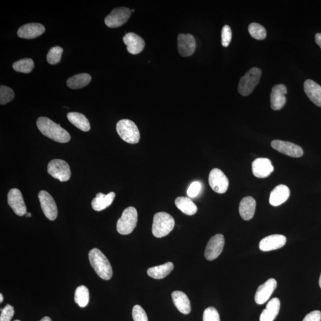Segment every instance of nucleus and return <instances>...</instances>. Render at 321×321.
<instances>
[{
	"label": "nucleus",
	"instance_id": "39",
	"mask_svg": "<svg viewBox=\"0 0 321 321\" xmlns=\"http://www.w3.org/2000/svg\"><path fill=\"white\" fill-rule=\"evenodd\" d=\"M0 315V321H11L14 316V310L13 307L10 305H7L1 310Z\"/></svg>",
	"mask_w": 321,
	"mask_h": 321
},
{
	"label": "nucleus",
	"instance_id": "40",
	"mask_svg": "<svg viewBox=\"0 0 321 321\" xmlns=\"http://www.w3.org/2000/svg\"><path fill=\"white\" fill-rule=\"evenodd\" d=\"M201 185L199 182H193L189 187L188 195L189 198H195L199 195L201 190Z\"/></svg>",
	"mask_w": 321,
	"mask_h": 321
},
{
	"label": "nucleus",
	"instance_id": "44",
	"mask_svg": "<svg viewBox=\"0 0 321 321\" xmlns=\"http://www.w3.org/2000/svg\"><path fill=\"white\" fill-rule=\"evenodd\" d=\"M2 302H3V296L2 294H0V302L2 303Z\"/></svg>",
	"mask_w": 321,
	"mask_h": 321
},
{
	"label": "nucleus",
	"instance_id": "10",
	"mask_svg": "<svg viewBox=\"0 0 321 321\" xmlns=\"http://www.w3.org/2000/svg\"><path fill=\"white\" fill-rule=\"evenodd\" d=\"M38 198L40 207L46 217L51 221H54L57 219L58 216L57 205L52 196L48 192L41 191L39 193Z\"/></svg>",
	"mask_w": 321,
	"mask_h": 321
},
{
	"label": "nucleus",
	"instance_id": "21",
	"mask_svg": "<svg viewBox=\"0 0 321 321\" xmlns=\"http://www.w3.org/2000/svg\"><path fill=\"white\" fill-rule=\"evenodd\" d=\"M291 195V191L288 186L280 185L276 187L270 193V204L274 207L285 203Z\"/></svg>",
	"mask_w": 321,
	"mask_h": 321
},
{
	"label": "nucleus",
	"instance_id": "13",
	"mask_svg": "<svg viewBox=\"0 0 321 321\" xmlns=\"http://www.w3.org/2000/svg\"><path fill=\"white\" fill-rule=\"evenodd\" d=\"M7 201L9 206L17 216H23L26 214V207L20 190L11 189L8 193Z\"/></svg>",
	"mask_w": 321,
	"mask_h": 321
},
{
	"label": "nucleus",
	"instance_id": "41",
	"mask_svg": "<svg viewBox=\"0 0 321 321\" xmlns=\"http://www.w3.org/2000/svg\"><path fill=\"white\" fill-rule=\"evenodd\" d=\"M303 321H321V312L314 311L307 315Z\"/></svg>",
	"mask_w": 321,
	"mask_h": 321
},
{
	"label": "nucleus",
	"instance_id": "31",
	"mask_svg": "<svg viewBox=\"0 0 321 321\" xmlns=\"http://www.w3.org/2000/svg\"><path fill=\"white\" fill-rule=\"evenodd\" d=\"M74 301L80 308H85L89 302V292L85 286L78 287L74 294Z\"/></svg>",
	"mask_w": 321,
	"mask_h": 321
},
{
	"label": "nucleus",
	"instance_id": "42",
	"mask_svg": "<svg viewBox=\"0 0 321 321\" xmlns=\"http://www.w3.org/2000/svg\"><path fill=\"white\" fill-rule=\"evenodd\" d=\"M316 41L318 45L321 48V33H317L316 35Z\"/></svg>",
	"mask_w": 321,
	"mask_h": 321
},
{
	"label": "nucleus",
	"instance_id": "33",
	"mask_svg": "<svg viewBox=\"0 0 321 321\" xmlns=\"http://www.w3.org/2000/svg\"><path fill=\"white\" fill-rule=\"evenodd\" d=\"M249 32L255 39L264 40L267 37V31L263 26L257 23H252L249 26Z\"/></svg>",
	"mask_w": 321,
	"mask_h": 321
},
{
	"label": "nucleus",
	"instance_id": "46",
	"mask_svg": "<svg viewBox=\"0 0 321 321\" xmlns=\"http://www.w3.org/2000/svg\"><path fill=\"white\" fill-rule=\"evenodd\" d=\"M319 285H320V288L321 289V276H320V277Z\"/></svg>",
	"mask_w": 321,
	"mask_h": 321
},
{
	"label": "nucleus",
	"instance_id": "5",
	"mask_svg": "<svg viewBox=\"0 0 321 321\" xmlns=\"http://www.w3.org/2000/svg\"><path fill=\"white\" fill-rule=\"evenodd\" d=\"M138 222V212L135 208L130 207L124 210L118 220L117 230L122 235H129L135 229Z\"/></svg>",
	"mask_w": 321,
	"mask_h": 321
},
{
	"label": "nucleus",
	"instance_id": "34",
	"mask_svg": "<svg viewBox=\"0 0 321 321\" xmlns=\"http://www.w3.org/2000/svg\"><path fill=\"white\" fill-rule=\"evenodd\" d=\"M63 52V49L60 46H54L49 49L47 54V61L49 64L54 65L60 63L62 54Z\"/></svg>",
	"mask_w": 321,
	"mask_h": 321
},
{
	"label": "nucleus",
	"instance_id": "22",
	"mask_svg": "<svg viewBox=\"0 0 321 321\" xmlns=\"http://www.w3.org/2000/svg\"><path fill=\"white\" fill-rule=\"evenodd\" d=\"M304 90L310 100L321 107V86L319 84L308 79L304 83Z\"/></svg>",
	"mask_w": 321,
	"mask_h": 321
},
{
	"label": "nucleus",
	"instance_id": "19",
	"mask_svg": "<svg viewBox=\"0 0 321 321\" xmlns=\"http://www.w3.org/2000/svg\"><path fill=\"white\" fill-rule=\"evenodd\" d=\"M123 42L127 46V51L133 55L141 52L145 45L144 40L141 36L132 32L127 33L124 36Z\"/></svg>",
	"mask_w": 321,
	"mask_h": 321
},
{
	"label": "nucleus",
	"instance_id": "2",
	"mask_svg": "<svg viewBox=\"0 0 321 321\" xmlns=\"http://www.w3.org/2000/svg\"><path fill=\"white\" fill-rule=\"evenodd\" d=\"M89 259L90 265L100 278L105 280L111 279L113 273L110 262L99 249H92L89 253Z\"/></svg>",
	"mask_w": 321,
	"mask_h": 321
},
{
	"label": "nucleus",
	"instance_id": "27",
	"mask_svg": "<svg viewBox=\"0 0 321 321\" xmlns=\"http://www.w3.org/2000/svg\"><path fill=\"white\" fill-rule=\"evenodd\" d=\"M174 269V264L168 262L161 266L151 267L147 271L148 275L154 279H163Z\"/></svg>",
	"mask_w": 321,
	"mask_h": 321
},
{
	"label": "nucleus",
	"instance_id": "7",
	"mask_svg": "<svg viewBox=\"0 0 321 321\" xmlns=\"http://www.w3.org/2000/svg\"><path fill=\"white\" fill-rule=\"evenodd\" d=\"M48 173L56 179L61 182H67L70 179L71 171L69 165L64 160L55 159L48 165Z\"/></svg>",
	"mask_w": 321,
	"mask_h": 321
},
{
	"label": "nucleus",
	"instance_id": "23",
	"mask_svg": "<svg viewBox=\"0 0 321 321\" xmlns=\"http://www.w3.org/2000/svg\"><path fill=\"white\" fill-rule=\"evenodd\" d=\"M256 205V201L251 196L243 198L239 205V213L242 219L245 221L251 220L254 216Z\"/></svg>",
	"mask_w": 321,
	"mask_h": 321
},
{
	"label": "nucleus",
	"instance_id": "26",
	"mask_svg": "<svg viewBox=\"0 0 321 321\" xmlns=\"http://www.w3.org/2000/svg\"><path fill=\"white\" fill-rule=\"evenodd\" d=\"M115 197H116V193L114 192L109 193L107 195L98 193L96 194L95 198L92 201V208L96 211L104 210L113 203Z\"/></svg>",
	"mask_w": 321,
	"mask_h": 321
},
{
	"label": "nucleus",
	"instance_id": "6",
	"mask_svg": "<svg viewBox=\"0 0 321 321\" xmlns=\"http://www.w3.org/2000/svg\"><path fill=\"white\" fill-rule=\"evenodd\" d=\"M261 76L262 71L260 68H251L241 77L238 86L239 92L243 96L250 95L260 83Z\"/></svg>",
	"mask_w": 321,
	"mask_h": 321
},
{
	"label": "nucleus",
	"instance_id": "38",
	"mask_svg": "<svg viewBox=\"0 0 321 321\" xmlns=\"http://www.w3.org/2000/svg\"><path fill=\"white\" fill-rule=\"evenodd\" d=\"M232 39V31L231 28L228 25H225L223 27L221 32V42L224 47H227L231 42Z\"/></svg>",
	"mask_w": 321,
	"mask_h": 321
},
{
	"label": "nucleus",
	"instance_id": "12",
	"mask_svg": "<svg viewBox=\"0 0 321 321\" xmlns=\"http://www.w3.org/2000/svg\"><path fill=\"white\" fill-rule=\"evenodd\" d=\"M271 146L276 151L289 157L299 158L304 154L303 149L292 142L274 140L271 142Z\"/></svg>",
	"mask_w": 321,
	"mask_h": 321
},
{
	"label": "nucleus",
	"instance_id": "37",
	"mask_svg": "<svg viewBox=\"0 0 321 321\" xmlns=\"http://www.w3.org/2000/svg\"><path fill=\"white\" fill-rule=\"evenodd\" d=\"M132 317L134 321H148L145 311L138 305H135L133 308Z\"/></svg>",
	"mask_w": 321,
	"mask_h": 321
},
{
	"label": "nucleus",
	"instance_id": "25",
	"mask_svg": "<svg viewBox=\"0 0 321 321\" xmlns=\"http://www.w3.org/2000/svg\"><path fill=\"white\" fill-rule=\"evenodd\" d=\"M280 301L278 298L271 299L266 308L260 316V321H274L276 319L280 310Z\"/></svg>",
	"mask_w": 321,
	"mask_h": 321
},
{
	"label": "nucleus",
	"instance_id": "3",
	"mask_svg": "<svg viewBox=\"0 0 321 321\" xmlns=\"http://www.w3.org/2000/svg\"><path fill=\"white\" fill-rule=\"evenodd\" d=\"M175 226V221L169 214L160 212L154 217L152 232L155 238H161L169 235Z\"/></svg>",
	"mask_w": 321,
	"mask_h": 321
},
{
	"label": "nucleus",
	"instance_id": "47",
	"mask_svg": "<svg viewBox=\"0 0 321 321\" xmlns=\"http://www.w3.org/2000/svg\"><path fill=\"white\" fill-rule=\"evenodd\" d=\"M131 11H132V13H133V12H135V10H134V9H132V10H131Z\"/></svg>",
	"mask_w": 321,
	"mask_h": 321
},
{
	"label": "nucleus",
	"instance_id": "43",
	"mask_svg": "<svg viewBox=\"0 0 321 321\" xmlns=\"http://www.w3.org/2000/svg\"><path fill=\"white\" fill-rule=\"evenodd\" d=\"M39 321H52L50 318L48 317H43V319Z\"/></svg>",
	"mask_w": 321,
	"mask_h": 321
},
{
	"label": "nucleus",
	"instance_id": "29",
	"mask_svg": "<svg viewBox=\"0 0 321 321\" xmlns=\"http://www.w3.org/2000/svg\"><path fill=\"white\" fill-rule=\"evenodd\" d=\"M67 118L71 123L83 132H88L90 129V125L88 118L82 114L71 112V113L67 114Z\"/></svg>",
	"mask_w": 321,
	"mask_h": 321
},
{
	"label": "nucleus",
	"instance_id": "11",
	"mask_svg": "<svg viewBox=\"0 0 321 321\" xmlns=\"http://www.w3.org/2000/svg\"><path fill=\"white\" fill-rule=\"evenodd\" d=\"M225 240L221 234L215 235L209 241L205 251V257L208 261H213L219 257L222 252Z\"/></svg>",
	"mask_w": 321,
	"mask_h": 321
},
{
	"label": "nucleus",
	"instance_id": "9",
	"mask_svg": "<svg viewBox=\"0 0 321 321\" xmlns=\"http://www.w3.org/2000/svg\"><path fill=\"white\" fill-rule=\"evenodd\" d=\"M208 182L212 189L220 194L226 193L229 186L228 178L219 168H214L211 171Z\"/></svg>",
	"mask_w": 321,
	"mask_h": 321
},
{
	"label": "nucleus",
	"instance_id": "1",
	"mask_svg": "<svg viewBox=\"0 0 321 321\" xmlns=\"http://www.w3.org/2000/svg\"><path fill=\"white\" fill-rule=\"evenodd\" d=\"M37 127L43 135L59 143L70 141V135L67 131L62 128L60 124L45 117H40L37 120Z\"/></svg>",
	"mask_w": 321,
	"mask_h": 321
},
{
	"label": "nucleus",
	"instance_id": "14",
	"mask_svg": "<svg viewBox=\"0 0 321 321\" xmlns=\"http://www.w3.org/2000/svg\"><path fill=\"white\" fill-rule=\"evenodd\" d=\"M252 173L259 179L266 178L273 172L274 167L269 159L259 158L252 164Z\"/></svg>",
	"mask_w": 321,
	"mask_h": 321
},
{
	"label": "nucleus",
	"instance_id": "32",
	"mask_svg": "<svg viewBox=\"0 0 321 321\" xmlns=\"http://www.w3.org/2000/svg\"><path fill=\"white\" fill-rule=\"evenodd\" d=\"M35 64L31 58H23L18 60L13 64V69L17 72L29 73L33 69Z\"/></svg>",
	"mask_w": 321,
	"mask_h": 321
},
{
	"label": "nucleus",
	"instance_id": "4",
	"mask_svg": "<svg viewBox=\"0 0 321 321\" xmlns=\"http://www.w3.org/2000/svg\"><path fill=\"white\" fill-rule=\"evenodd\" d=\"M116 130L120 138L131 144L139 142V130L133 121L128 119L121 120L117 123Z\"/></svg>",
	"mask_w": 321,
	"mask_h": 321
},
{
	"label": "nucleus",
	"instance_id": "20",
	"mask_svg": "<svg viewBox=\"0 0 321 321\" xmlns=\"http://www.w3.org/2000/svg\"><path fill=\"white\" fill-rule=\"evenodd\" d=\"M45 28L42 24L31 23L21 26L17 31V35L21 38L33 39L45 32Z\"/></svg>",
	"mask_w": 321,
	"mask_h": 321
},
{
	"label": "nucleus",
	"instance_id": "15",
	"mask_svg": "<svg viewBox=\"0 0 321 321\" xmlns=\"http://www.w3.org/2000/svg\"><path fill=\"white\" fill-rule=\"evenodd\" d=\"M276 280L274 279L268 280L257 289L255 296V302L258 305H263L269 300L271 295L277 288Z\"/></svg>",
	"mask_w": 321,
	"mask_h": 321
},
{
	"label": "nucleus",
	"instance_id": "8",
	"mask_svg": "<svg viewBox=\"0 0 321 321\" xmlns=\"http://www.w3.org/2000/svg\"><path fill=\"white\" fill-rule=\"evenodd\" d=\"M132 11L127 7L114 8L105 18V23L108 27L116 28L126 23L129 19Z\"/></svg>",
	"mask_w": 321,
	"mask_h": 321
},
{
	"label": "nucleus",
	"instance_id": "28",
	"mask_svg": "<svg viewBox=\"0 0 321 321\" xmlns=\"http://www.w3.org/2000/svg\"><path fill=\"white\" fill-rule=\"evenodd\" d=\"M175 204L179 210L188 216H193L197 213V206L189 198L178 197L176 199Z\"/></svg>",
	"mask_w": 321,
	"mask_h": 321
},
{
	"label": "nucleus",
	"instance_id": "16",
	"mask_svg": "<svg viewBox=\"0 0 321 321\" xmlns=\"http://www.w3.org/2000/svg\"><path fill=\"white\" fill-rule=\"evenodd\" d=\"M177 46L179 54L182 57H189L195 52L196 41L194 37L191 34L181 33L177 39Z\"/></svg>",
	"mask_w": 321,
	"mask_h": 321
},
{
	"label": "nucleus",
	"instance_id": "45",
	"mask_svg": "<svg viewBox=\"0 0 321 321\" xmlns=\"http://www.w3.org/2000/svg\"><path fill=\"white\" fill-rule=\"evenodd\" d=\"M26 215L27 217H30L31 216H32V214L29 213H27Z\"/></svg>",
	"mask_w": 321,
	"mask_h": 321
},
{
	"label": "nucleus",
	"instance_id": "48",
	"mask_svg": "<svg viewBox=\"0 0 321 321\" xmlns=\"http://www.w3.org/2000/svg\"><path fill=\"white\" fill-rule=\"evenodd\" d=\"M14 321H20V320H14Z\"/></svg>",
	"mask_w": 321,
	"mask_h": 321
},
{
	"label": "nucleus",
	"instance_id": "24",
	"mask_svg": "<svg viewBox=\"0 0 321 321\" xmlns=\"http://www.w3.org/2000/svg\"><path fill=\"white\" fill-rule=\"evenodd\" d=\"M174 306L181 313L189 314L191 311V302L185 294L180 291H175L171 294Z\"/></svg>",
	"mask_w": 321,
	"mask_h": 321
},
{
	"label": "nucleus",
	"instance_id": "17",
	"mask_svg": "<svg viewBox=\"0 0 321 321\" xmlns=\"http://www.w3.org/2000/svg\"><path fill=\"white\" fill-rule=\"evenodd\" d=\"M287 239L285 236L273 235L262 239L259 248L263 252L277 250L283 247L286 244Z\"/></svg>",
	"mask_w": 321,
	"mask_h": 321
},
{
	"label": "nucleus",
	"instance_id": "35",
	"mask_svg": "<svg viewBox=\"0 0 321 321\" xmlns=\"http://www.w3.org/2000/svg\"><path fill=\"white\" fill-rule=\"evenodd\" d=\"M14 97L13 90L9 87L1 85L0 87V103L4 105L13 100Z\"/></svg>",
	"mask_w": 321,
	"mask_h": 321
},
{
	"label": "nucleus",
	"instance_id": "30",
	"mask_svg": "<svg viewBox=\"0 0 321 321\" xmlns=\"http://www.w3.org/2000/svg\"><path fill=\"white\" fill-rule=\"evenodd\" d=\"M92 77L89 74H77L67 80V85L72 89H80L88 85Z\"/></svg>",
	"mask_w": 321,
	"mask_h": 321
},
{
	"label": "nucleus",
	"instance_id": "36",
	"mask_svg": "<svg viewBox=\"0 0 321 321\" xmlns=\"http://www.w3.org/2000/svg\"><path fill=\"white\" fill-rule=\"evenodd\" d=\"M203 321H220V315L214 307H209L204 311Z\"/></svg>",
	"mask_w": 321,
	"mask_h": 321
},
{
	"label": "nucleus",
	"instance_id": "18",
	"mask_svg": "<svg viewBox=\"0 0 321 321\" xmlns=\"http://www.w3.org/2000/svg\"><path fill=\"white\" fill-rule=\"evenodd\" d=\"M288 92L286 86L280 84L274 86L270 95L271 107L274 110H280L285 106L286 102L285 95Z\"/></svg>",
	"mask_w": 321,
	"mask_h": 321
}]
</instances>
